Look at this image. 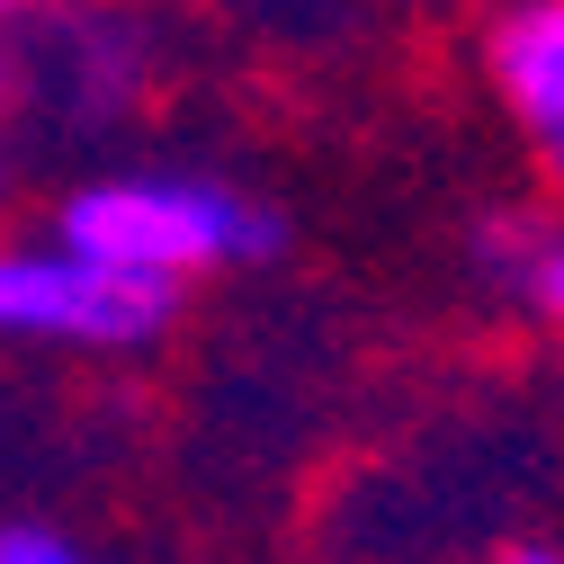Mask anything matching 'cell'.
I'll list each match as a JSON object with an SVG mask.
<instances>
[{
    "mask_svg": "<svg viewBox=\"0 0 564 564\" xmlns=\"http://www.w3.org/2000/svg\"><path fill=\"white\" fill-rule=\"evenodd\" d=\"M54 242L153 288H188L216 269H269L288 251V216L216 171H108L54 206Z\"/></svg>",
    "mask_w": 564,
    "mask_h": 564,
    "instance_id": "6da1fadb",
    "label": "cell"
},
{
    "mask_svg": "<svg viewBox=\"0 0 564 564\" xmlns=\"http://www.w3.org/2000/svg\"><path fill=\"white\" fill-rule=\"evenodd\" d=\"M180 323V288L126 278L73 242H0V340L36 349H90V359H126L153 349Z\"/></svg>",
    "mask_w": 564,
    "mask_h": 564,
    "instance_id": "7a4b0ae2",
    "label": "cell"
},
{
    "mask_svg": "<svg viewBox=\"0 0 564 564\" xmlns=\"http://www.w3.org/2000/svg\"><path fill=\"white\" fill-rule=\"evenodd\" d=\"M484 90L564 188V0H511L484 28Z\"/></svg>",
    "mask_w": 564,
    "mask_h": 564,
    "instance_id": "3957f363",
    "label": "cell"
},
{
    "mask_svg": "<svg viewBox=\"0 0 564 564\" xmlns=\"http://www.w3.org/2000/svg\"><path fill=\"white\" fill-rule=\"evenodd\" d=\"M511 296H529V305L564 332V234H555V225H529V251H520V269H511Z\"/></svg>",
    "mask_w": 564,
    "mask_h": 564,
    "instance_id": "277c9868",
    "label": "cell"
},
{
    "mask_svg": "<svg viewBox=\"0 0 564 564\" xmlns=\"http://www.w3.org/2000/svg\"><path fill=\"white\" fill-rule=\"evenodd\" d=\"M0 564H99L73 529H45V520H0Z\"/></svg>",
    "mask_w": 564,
    "mask_h": 564,
    "instance_id": "5b68a950",
    "label": "cell"
},
{
    "mask_svg": "<svg viewBox=\"0 0 564 564\" xmlns=\"http://www.w3.org/2000/svg\"><path fill=\"white\" fill-rule=\"evenodd\" d=\"M502 564H564V555H555V546H511Z\"/></svg>",
    "mask_w": 564,
    "mask_h": 564,
    "instance_id": "8992f818",
    "label": "cell"
},
{
    "mask_svg": "<svg viewBox=\"0 0 564 564\" xmlns=\"http://www.w3.org/2000/svg\"><path fill=\"white\" fill-rule=\"evenodd\" d=\"M19 10H28V0H0V36H10V19H19Z\"/></svg>",
    "mask_w": 564,
    "mask_h": 564,
    "instance_id": "52a82bcc",
    "label": "cell"
}]
</instances>
